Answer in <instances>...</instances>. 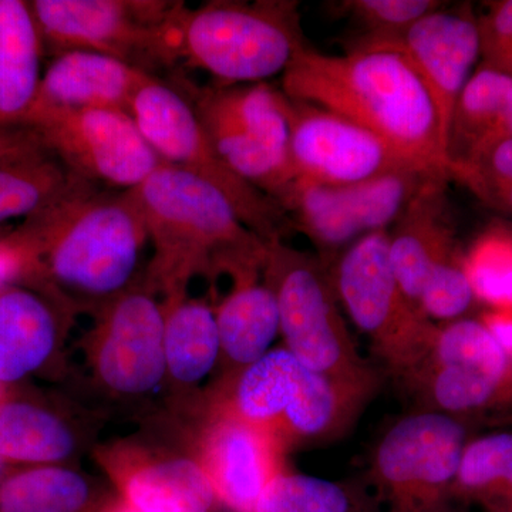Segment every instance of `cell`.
Here are the masks:
<instances>
[{
  "label": "cell",
  "mask_w": 512,
  "mask_h": 512,
  "mask_svg": "<svg viewBox=\"0 0 512 512\" xmlns=\"http://www.w3.org/2000/svg\"><path fill=\"white\" fill-rule=\"evenodd\" d=\"M148 237L126 192L101 190L84 180L46 210L26 218L0 249L16 275L64 309L99 312L137 284Z\"/></svg>",
  "instance_id": "obj_1"
},
{
  "label": "cell",
  "mask_w": 512,
  "mask_h": 512,
  "mask_svg": "<svg viewBox=\"0 0 512 512\" xmlns=\"http://www.w3.org/2000/svg\"><path fill=\"white\" fill-rule=\"evenodd\" d=\"M281 90L339 114L386 141L421 170L448 175L439 117L426 84L394 43L356 40L345 55L306 43L282 74Z\"/></svg>",
  "instance_id": "obj_2"
},
{
  "label": "cell",
  "mask_w": 512,
  "mask_h": 512,
  "mask_svg": "<svg viewBox=\"0 0 512 512\" xmlns=\"http://www.w3.org/2000/svg\"><path fill=\"white\" fill-rule=\"evenodd\" d=\"M124 192L153 247L143 285L165 301L187 296L198 276L212 284L222 275L234 284L262 278L269 242L211 185L163 163L143 184Z\"/></svg>",
  "instance_id": "obj_3"
},
{
  "label": "cell",
  "mask_w": 512,
  "mask_h": 512,
  "mask_svg": "<svg viewBox=\"0 0 512 512\" xmlns=\"http://www.w3.org/2000/svg\"><path fill=\"white\" fill-rule=\"evenodd\" d=\"M379 383L332 379L274 348L224 376L214 410L271 431L285 448L338 439L352 426Z\"/></svg>",
  "instance_id": "obj_4"
},
{
  "label": "cell",
  "mask_w": 512,
  "mask_h": 512,
  "mask_svg": "<svg viewBox=\"0 0 512 512\" xmlns=\"http://www.w3.org/2000/svg\"><path fill=\"white\" fill-rule=\"evenodd\" d=\"M306 43L298 2L214 0L185 12L180 57L222 86H241L284 74Z\"/></svg>",
  "instance_id": "obj_5"
},
{
  "label": "cell",
  "mask_w": 512,
  "mask_h": 512,
  "mask_svg": "<svg viewBox=\"0 0 512 512\" xmlns=\"http://www.w3.org/2000/svg\"><path fill=\"white\" fill-rule=\"evenodd\" d=\"M43 49L94 52L157 77L180 62L183 2L168 0H35Z\"/></svg>",
  "instance_id": "obj_6"
},
{
  "label": "cell",
  "mask_w": 512,
  "mask_h": 512,
  "mask_svg": "<svg viewBox=\"0 0 512 512\" xmlns=\"http://www.w3.org/2000/svg\"><path fill=\"white\" fill-rule=\"evenodd\" d=\"M326 268L284 239L269 242L262 279L275 293L284 348L320 375L379 383L353 342Z\"/></svg>",
  "instance_id": "obj_7"
},
{
  "label": "cell",
  "mask_w": 512,
  "mask_h": 512,
  "mask_svg": "<svg viewBox=\"0 0 512 512\" xmlns=\"http://www.w3.org/2000/svg\"><path fill=\"white\" fill-rule=\"evenodd\" d=\"M128 114L164 164L220 191L245 225L266 242L284 239L292 228L286 212L231 170L180 89L150 77L134 94Z\"/></svg>",
  "instance_id": "obj_8"
},
{
  "label": "cell",
  "mask_w": 512,
  "mask_h": 512,
  "mask_svg": "<svg viewBox=\"0 0 512 512\" xmlns=\"http://www.w3.org/2000/svg\"><path fill=\"white\" fill-rule=\"evenodd\" d=\"M329 274L343 311L387 369L406 379L429 353L439 326L403 292L390 264L387 231L350 245L336 256Z\"/></svg>",
  "instance_id": "obj_9"
},
{
  "label": "cell",
  "mask_w": 512,
  "mask_h": 512,
  "mask_svg": "<svg viewBox=\"0 0 512 512\" xmlns=\"http://www.w3.org/2000/svg\"><path fill=\"white\" fill-rule=\"evenodd\" d=\"M424 171H400L352 185H320L296 178L279 198L292 228L318 249L323 264L360 238L389 231L424 181ZM447 175V174H446Z\"/></svg>",
  "instance_id": "obj_10"
},
{
  "label": "cell",
  "mask_w": 512,
  "mask_h": 512,
  "mask_svg": "<svg viewBox=\"0 0 512 512\" xmlns=\"http://www.w3.org/2000/svg\"><path fill=\"white\" fill-rule=\"evenodd\" d=\"M23 127L74 174L121 192L143 184L163 164L127 111L46 110Z\"/></svg>",
  "instance_id": "obj_11"
},
{
  "label": "cell",
  "mask_w": 512,
  "mask_h": 512,
  "mask_svg": "<svg viewBox=\"0 0 512 512\" xmlns=\"http://www.w3.org/2000/svg\"><path fill=\"white\" fill-rule=\"evenodd\" d=\"M466 446V429L451 414L423 409L392 424L372 458V476L390 512L447 501Z\"/></svg>",
  "instance_id": "obj_12"
},
{
  "label": "cell",
  "mask_w": 512,
  "mask_h": 512,
  "mask_svg": "<svg viewBox=\"0 0 512 512\" xmlns=\"http://www.w3.org/2000/svg\"><path fill=\"white\" fill-rule=\"evenodd\" d=\"M424 410L474 412L503 397L512 384V366L481 320L458 319L437 328L427 356L406 377Z\"/></svg>",
  "instance_id": "obj_13"
},
{
  "label": "cell",
  "mask_w": 512,
  "mask_h": 512,
  "mask_svg": "<svg viewBox=\"0 0 512 512\" xmlns=\"http://www.w3.org/2000/svg\"><path fill=\"white\" fill-rule=\"evenodd\" d=\"M286 113L296 178L340 187L400 171L430 173L376 134L332 111L286 96Z\"/></svg>",
  "instance_id": "obj_14"
},
{
  "label": "cell",
  "mask_w": 512,
  "mask_h": 512,
  "mask_svg": "<svg viewBox=\"0 0 512 512\" xmlns=\"http://www.w3.org/2000/svg\"><path fill=\"white\" fill-rule=\"evenodd\" d=\"M90 356L97 380L121 397H143L167 379L164 306L136 284L97 312Z\"/></svg>",
  "instance_id": "obj_15"
},
{
  "label": "cell",
  "mask_w": 512,
  "mask_h": 512,
  "mask_svg": "<svg viewBox=\"0 0 512 512\" xmlns=\"http://www.w3.org/2000/svg\"><path fill=\"white\" fill-rule=\"evenodd\" d=\"M373 42L394 43L420 74L436 106L441 144L447 157L448 134L458 97L481 57L477 16L468 6H443L414 23L399 39Z\"/></svg>",
  "instance_id": "obj_16"
},
{
  "label": "cell",
  "mask_w": 512,
  "mask_h": 512,
  "mask_svg": "<svg viewBox=\"0 0 512 512\" xmlns=\"http://www.w3.org/2000/svg\"><path fill=\"white\" fill-rule=\"evenodd\" d=\"M285 450L271 431L212 410L195 457L218 504L231 512H252L268 484L285 470Z\"/></svg>",
  "instance_id": "obj_17"
},
{
  "label": "cell",
  "mask_w": 512,
  "mask_h": 512,
  "mask_svg": "<svg viewBox=\"0 0 512 512\" xmlns=\"http://www.w3.org/2000/svg\"><path fill=\"white\" fill-rule=\"evenodd\" d=\"M121 500L138 512H215L218 500L197 457L157 454L136 446L99 451Z\"/></svg>",
  "instance_id": "obj_18"
},
{
  "label": "cell",
  "mask_w": 512,
  "mask_h": 512,
  "mask_svg": "<svg viewBox=\"0 0 512 512\" xmlns=\"http://www.w3.org/2000/svg\"><path fill=\"white\" fill-rule=\"evenodd\" d=\"M448 180L446 174L430 175L387 231L394 275L417 309L431 272L458 251L448 204Z\"/></svg>",
  "instance_id": "obj_19"
},
{
  "label": "cell",
  "mask_w": 512,
  "mask_h": 512,
  "mask_svg": "<svg viewBox=\"0 0 512 512\" xmlns=\"http://www.w3.org/2000/svg\"><path fill=\"white\" fill-rule=\"evenodd\" d=\"M150 77L101 53H62L43 73L29 117L46 110L114 109L128 113L134 94Z\"/></svg>",
  "instance_id": "obj_20"
},
{
  "label": "cell",
  "mask_w": 512,
  "mask_h": 512,
  "mask_svg": "<svg viewBox=\"0 0 512 512\" xmlns=\"http://www.w3.org/2000/svg\"><path fill=\"white\" fill-rule=\"evenodd\" d=\"M66 311L33 286H0V384L18 383L52 359Z\"/></svg>",
  "instance_id": "obj_21"
},
{
  "label": "cell",
  "mask_w": 512,
  "mask_h": 512,
  "mask_svg": "<svg viewBox=\"0 0 512 512\" xmlns=\"http://www.w3.org/2000/svg\"><path fill=\"white\" fill-rule=\"evenodd\" d=\"M43 52L30 2L0 0V128L25 126L42 83Z\"/></svg>",
  "instance_id": "obj_22"
},
{
  "label": "cell",
  "mask_w": 512,
  "mask_h": 512,
  "mask_svg": "<svg viewBox=\"0 0 512 512\" xmlns=\"http://www.w3.org/2000/svg\"><path fill=\"white\" fill-rule=\"evenodd\" d=\"M512 138V77L481 64L461 92L448 134V167Z\"/></svg>",
  "instance_id": "obj_23"
},
{
  "label": "cell",
  "mask_w": 512,
  "mask_h": 512,
  "mask_svg": "<svg viewBox=\"0 0 512 512\" xmlns=\"http://www.w3.org/2000/svg\"><path fill=\"white\" fill-rule=\"evenodd\" d=\"M214 311L225 376L234 375L271 352L281 335L275 293L264 279L234 284Z\"/></svg>",
  "instance_id": "obj_24"
},
{
  "label": "cell",
  "mask_w": 512,
  "mask_h": 512,
  "mask_svg": "<svg viewBox=\"0 0 512 512\" xmlns=\"http://www.w3.org/2000/svg\"><path fill=\"white\" fill-rule=\"evenodd\" d=\"M163 306L167 379L188 389L198 386L221 362L214 308L188 295L164 301Z\"/></svg>",
  "instance_id": "obj_25"
},
{
  "label": "cell",
  "mask_w": 512,
  "mask_h": 512,
  "mask_svg": "<svg viewBox=\"0 0 512 512\" xmlns=\"http://www.w3.org/2000/svg\"><path fill=\"white\" fill-rule=\"evenodd\" d=\"M72 424L49 407L22 399H0V458L30 466L63 464L76 454Z\"/></svg>",
  "instance_id": "obj_26"
},
{
  "label": "cell",
  "mask_w": 512,
  "mask_h": 512,
  "mask_svg": "<svg viewBox=\"0 0 512 512\" xmlns=\"http://www.w3.org/2000/svg\"><path fill=\"white\" fill-rule=\"evenodd\" d=\"M185 96L195 106L214 111L291 161L286 96L281 89L266 83L212 87L194 92L187 87Z\"/></svg>",
  "instance_id": "obj_27"
},
{
  "label": "cell",
  "mask_w": 512,
  "mask_h": 512,
  "mask_svg": "<svg viewBox=\"0 0 512 512\" xmlns=\"http://www.w3.org/2000/svg\"><path fill=\"white\" fill-rule=\"evenodd\" d=\"M89 478L63 464L10 471L0 481V512H97Z\"/></svg>",
  "instance_id": "obj_28"
},
{
  "label": "cell",
  "mask_w": 512,
  "mask_h": 512,
  "mask_svg": "<svg viewBox=\"0 0 512 512\" xmlns=\"http://www.w3.org/2000/svg\"><path fill=\"white\" fill-rule=\"evenodd\" d=\"M82 181L47 148L0 160V224L46 210Z\"/></svg>",
  "instance_id": "obj_29"
},
{
  "label": "cell",
  "mask_w": 512,
  "mask_h": 512,
  "mask_svg": "<svg viewBox=\"0 0 512 512\" xmlns=\"http://www.w3.org/2000/svg\"><path fill=\"white\" fill-rule=\"evenodd\" d=\"M192 107L202 127L210 136L212 144L231 170L242 180L278 202L289 185L296 180L291 161L279 156L274 150L229 123L224 117L218 116L214 111L195 104H192Z\"/></svg>",
  "instance_id": "obj_30"
},
{
  "label": "cell",
  "mask_w": 512,
  "mask_h": 512,
  "mask_svg": "<svg viewBox=\"0 0 512 512\" xmlns=\"http://www.w3.org/2000/svg\"><path fill=\"white\" fill-rule=\"evenodd\" d=\"M451 495L488 508L512 507V434H493L467 443Z\"/></svg>",
  "instance_id": "obj_31"
},
{
  "label": "cell",
  "mask_w": 512,
  "mask_h": 512,
  "mask_svg": "<svg viewBox=\"0 0 512 512\" xmlns=\"http://www.w3.org/2000/svg\"><path fill=\"white\" fill-rule=\"evenodd\" d=\"M464 272L476 301L512 311V227L494 224L463 255Z\"/></svg>",
  "instance_id": "obj_32"
},
{
  "label": "cell",
  "mask_w": 512,
  "mask_h": 512,
  "mask_svg": "<svg viewBox=\"0 0 512 512\" xmlns=\"http://www.w3.org/2000/svg\"><path fill=\"white\" fill-rule=\"evenodd\" d=\"M252 512H366L352 488L325 478L282 471Z\"/></svg>",
  "instance_id": "obj_33"
},
{
  "label": "cell",
  "mask_w": 512,
  "mask_h": 512,
  "mask_svg": "<svg viewBox=\"0 0 512 512\" xmlns=\"http://www.w3.org/2000/svg\"><path fill=\"white\" fill-rule=\"evenodd\" d=\"M448 177L488 207L512 214V138L448 167Z\"/></svg>",
  "instance_id": "obj_34"
},
{
  "label": "cell",
  "mask_w": 512,
  "mask_h": 512,
  "mask_svg": "<svg viewBox=\"0 0 512 512\" xmlns=\"http://www.w3.org/2000/svg\"><path fill=\"white\" fill-rule=\"evenodd\" d=\"M443 5L437 0H348L338 8L365 30L359 40H396Z\"/></svg>",
  "instance_id": "obj_35"
},
{
  "label": "cell",
  "mask_w": 512,
  "mask_h": 512,
  "mask_svg": "<svg viewBox=\"0 0 512 512\" xmlns=\"http://www.w3.org/2000/svg\"><path fill=\"white\" fill-rule=\"evenodd\" d=\"M460 249L437 266L420 293L419 309L431 322H453L466 313L473 302V289L464 272Z\"/></svg>",
  "instance_id": "obj_36"
},
{
  "label": "cell",
  "mask_w": 512,
  "mask_h": 512,
  "mask_svg": "<svg viewBox=\"0 0 512 512\" xmlns=\"http://www.w3.org/2000/svg\"><path fill=\"white\" fill-rule=\"evenodd\" d=\"M478 28L483 66L512 77V0L491 2Z\"/></svg>",
  "instance_id": "obj_37"
},
{
  "label": "cell",
  "mask_w": 512,
  "mask_h": 512,
  "mask_svg": "<svg viewBox=\"0 0 512 512\" xmlns=\"http://www.w3.org/2000/svg\"><path fill=\"white\" fill-rule=\"evenodd\" d=\"M45 148L32 128H0V160L35 153Z\"/></svg>",
  "instance_id": "obj_38"
},
{
  "label": "cell",
  "mask_w": 512,
  "mask_h": 512,
  "mask_svg": "<svg viewBox=\"0 0 512 512\" xmlns=\"http://www.w3.org/2000/svg\"><path fill=\"white\" fill-rule=\"evenodd\" d=\"M480 320L497 340L512 366V311L491 309L490 312L484 313Z\"/></svg>",
  "instance_id": "obj_39"
},
{
  "label": "cell",
  "mask_w": 512,
  "mask_h": 512,
  "mask_svg": "<svg viewBox=\"0 0 512 512\" xmlns=\"http://www.w3.org/2000/svg\"><path fill=\"white\" fill-rule=\"evenodd\" d=\"M97 512H138L134 510L131 505H128L126 501L121 500L119 495L113 500L103 501V504L100 505L99 510Z\"/></svg>",
  "instance_id": "obj_40"
},
{
  "label": "cell",
  "mask_w": 512,
  "mask_h": 512,
  "mask_svg": "<svg viewBox=\"0 0 512 512\" xmlns=\"http://www.w3.org/2000/svg\"><path fill=\"white\" fill-rule=\"evenodd\" d=\"M406 512H458L454 510L451 505H448L447 501H443V503L429 505V507L417 508V510L406 511Z\"/></svg>",
  "instance_id": "obj_41"
},
{
  "label": "cell",
  "mask_w": 512,
  "mask_h": 512,
  "mask_svg": "<svg viewBox=\"0 0 512 512\" xmlns=\"http://www.w3.org/2000/svg\"><path fill=\"white\" fill-rule=\"evenodd\" d=\"M6 464L8 463H5V461H3L2 458H0V481H2L3 478L8 476V474L10 473L9 467L6 466Z\"/></svg>",
  "instance_id": "obj_42"
},
{
  "label": "cell",
  "mask_w": 512,
  "mask_h": 512,
  "mask_svg": "<svg viewBox=\"0 0 512 512\" xmlns=\"http://www.w3.org/2000/svg\"><path fill=\"white\" fill-rule=\"evenodd\" d=\"M490 510L491 512H512V507H494Z\"/></svg>",
  "instance_id": "obj_43"
}]
</instances>
